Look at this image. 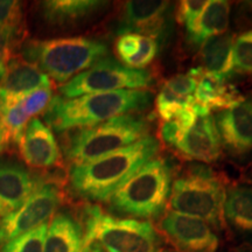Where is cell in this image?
I'll list each match as a JSON object with an SVG mask.
<instances>
[{"instance_id":"6da1fadb","label":"cell","mask_w":252,"mask_h":252,"mask_svg":"<svg viewBox=\"0 0 252 252\" xmlns=\"http://www.w3.org/2000/svg\"><path fill=\"white\" fill-rule=\"evenodd\" d=\"M156 138L146 135L134 144L94 161L74 165L69 174L70 187L77 196L109 202L116 190L159 152Z\"/></svg>"},{"instance_id":"7a4b0ae2","label":"cell","mask_w":252,"mask_h":252,"mask_svg":"<svg viewBox=\"0 0 252 252\" xmlns=\"http://www.w3.org/2000/svg\"><path fill=\"white\" fill-rule=\"evenodd\" d=\"M152 100L149 90H118L89 94L76 98L52 97L45 110L49 127L62 132L77 127H91L118 116L146 109Z\"/></svg>"},{"instance_id":"3957f363","label":"cell","mask_w":252,"mask_h":252,"mask_svg":"<svg viewBox=\"0 0 252 252\" xmlns=\"http://www.w3.org/2000/svg\"><path fill=\"white\" fill-rule=\"evenodd\" d=\"M21 54L23 59L37 65L49 78L64 84L102 60L108 54V47L100 41L82 36L28 40Z\"/></svg>"},{"instance_id":"277c9868","label":"cell","mask_w":252,"mask_h":252,"mask_svg":"<svg viewBox=\"0 0 252 252\" xmlns=\"http://www.w3.org/2000/svg\"><path fill=\"white\" fill-rule=\"evenodd\" d=\"M172 171L165 159L153 158L110 198L111 209L140 219L159 216L171 195Z\"/></svg>"},{"instance_id":"5b68a950","label":"cell","mask_w":252,"mask_h":252,"mask_svg":"<svg viewBox=\"0 0 252 252\" xmlns=\"http://www.w3.org/2000/svg\"><path fill=\"white\" fill-rule=\"evenodd\" d=\"M84 212L83 247L96 243L105 252H158L159 237L147 220L118 219L98 206H88Z\"/></svg>"},{"instance_id":"8992f818","label":"cell","mask_w":252,"mask_h":252,"mask_svg":"<svg viewBox=\"0 0 252 252\" xmlns=\"http://www.w3.org/2000/svg\"><path fill=\"white\" fill-rule=\"evenodd\" d=\"M149 124L139 116L127 113L102 124L82 128L72 135L64 147L68 159L74 163L94 161L119 151L146 137Z\"/></svg>"},{"instance_id":"52a82bcc","label":"cell","mask_w":252,"mask_h":252,"mask_svg":"<svg viewBox=\"0 0 252 252\" xmlns=\"http://www.w3.org/2000/svg\"><path fill=\"white\" fill-rule=\"evenodd\" d=\"M224 198L222 182L208 167L198 165L173 182L168 201L172 212L197 217L220 228L224 222Z\"/></svg>"},{"instance_id":"ba28073f","label":"cell","mask_w":252,"mask_h":252,"mask_svg":"<svg viewBox=\"0 0 252 252\" xmlns=\"http://www.w3.org/2000/svg\"><path fill=\"white\" fill-rule=\"evenodd\" d=\"M153 83V76L145 69H132L111 58L99 60L60 87L64 98H76L89 94L118 90H140Z\"/></svg>"},{"instance_id":"9c48e42d","label":"cell","mask_w":252,"mask_h":252,"mask_svg":"<svg viewBox=\"0 0 252 252\" xmlns=\"http://www.w3.org/2000/svg\"><path fill=\"white\" fill-rule=\"evenodd\" d=\"M63 201L56 182L40 184L25 203L0 222V244H5L47 223Z\"/></svg>"},{"instance_id":"30bf717a","label":"cell","mask_w":252,"mask_h":252,"mask_svg":"<svg viewBox=\"0 0 252 252\" xmlns=\"http://www.w3.org/2000/svg\"><path fill=\"white\" fill-rule=\"evenodd\" d=\"M171 2L160 0L125 2L116 32L119 36L140 33L157 42L165 40L171 30Z\"/></svg>"},{"instance_id":"8fae6325","label":"cell","mask_w":252,"mask_h":252,"mask_svg":"<svg viewBox=\"0 0 252 252\" xmlns=\"http://www.w3.org/2000/svg\"><path fill=\"white\" fill-rule=\"evenodd\" d=\"M159 230L181 252H216L219 248L212 226L197 217L168 212L160 220Z\"/></svg>"},{"instance_id":"7c38bea8","label":"cell","mask_w":252,"mask_h":252,"mask_svg":"<svg viewBox=\"0 0 252 252\" xmlns=\"http://www.w3.org/2000/svg\"><path fill=\"white\" fill-rule=\"evenodd\" d=\"M220 146L235 158L252 152V99L243 98L214 117Z\"/></svg>"},{"instance_id":"4fadbf2b","label":"cell","mask_w":252,"mask_h":252,"mask_svg":"<svg viewBox=\"0 0 252 252\" xmlns=\"http://www.w3.org/2000/svg\"><path fill=\"white\" fill-rule=\"evenodd\" d=\"M50 87V78L37 65L14 56L0 80V106L4 110L28 94Z\"/></svg>"},{"instance_id":"5bb4252c","label":"cell","mask_w":252,"mask_h":252,"mask_svg":"<svg viewBox=\"0 0 252 252\" xmlns=\"http://www.w3.org/2000/svg\"><path fill=\"white\" fill-rule=\"evenodd\" d=\"M20 156L28 166L50 168L62 162L59 144L48 125L39 118H32L18 140Z\"/></svg>"},{"instance_id":"9a60e30c","label":"cell","mask_w":252,"mask_h":252,"mask_svg":"<svg viewBox=\"0 0 252 252\" xmlns=\"http://www.w3.org/2000/svg\"><path fill=\"white\" fill-rule=\"evenodd\" d=\"M174 147L186 159L206 163L217 161L222 146L213 116L197 117L193 127Z\"/></svg>"},{"instance_id":"2e32d148","label":"cell","mask_w":252,"mask_h":252,"mask_svg":"<svg viewBox=\"0 0 252 252\" xmlns=\"http://www.w3.org/2000/svg\"><path fill=\"white\" fill-rule=\"evenodd\" d=\"M39 185L25 167L0 163V217L19 209Z\"/></svg>"},{"instance_id":"e0dca14e","label":"cell","mask_w":252,"mask_h":252,"mask_svg":"<svg viewBox=\"0 0 252 252\" xmlns=\"http://www.w3.org/2000/svg\"><path fill=\"white\" fill-rule=\"evenodd\" d=\"M83 230L70 215L59 213L47 230L43 252H81Z\"/></svg>"},{"instance_id":"ac0fdd59","label":"cell","mask_w":252,"mask_h":252,"mask_svg":"<svg viewBox=\"0 0 252 252\" xmlns=\"http://www.w3.org/2000/svg\"><path fill=\"white\" fill-rule=\"evenodd\" d=\"M234 34L224 33L214 36L201 48V68L208 74L226 81L232 75V47Z\"/></svg>"},{"instance_id":"d6986e66","label":"cell","mask_w":252,"mask_h":252,"mask_svg":"<svg viewBox=\"0 0 252 252\" xmlns=\"http://www.w3.org/2000/svg\"><path fill=\"white\" fill-rule=\"evenodd\" d=\"M194 98L197 104L212 111L214 109H228L241 102L244 97L231 86H228L226 81L203 70L197 81Z\"/></svg>"},{"instance_id":"ffe728a7","label":"cell","mask_w":252,"mask_h":252,"mask_svg":"<svg viewBox=\"0 0 252 252\" xmlns=\"http://www.w3.org/2000/svg\"><path fill=\"white\" fill-rule=\"evenodd\" d=\"M230 5L224 0L208 1L206 8L198 18L193 33L188 35L191 46L201 47L206 41L214 36L224 34L229 26Z\"/></svg>"},{"instance_id":"44dd1931","label":"cell","mask_w":252,"mask_h":252,"mask_svg":"<svg viewBox=\"0 0 252 252\" xmlns=\"http://www.w3.org/2000/svg\"><path fill=\"white\" fill-rule=\"evenodd\" d=\"M104 5L96 0H49L42 2V14L47 23L62 26L89 17Z\"/></svg>"},{"instance_id":"7402d4cb","label":"cell","mask_w":252,"mask_h":252,"mask_svg":"<svg viewBox=\"0 0 252 252\" xmlns=\"http://www.w3.org/2000/svg\"><path fill=\"white\" fill-rule=\"evenodd\" d=\"M223 215L232 228L252 234V187L237 186L225 193Z\"/></svg>"},{"instance_id":"603a6c76","label":"cell","mask_w":252,"mask_h":252,"mask_svg":"<svg viewBox=\"0 0 252 252\" xmlns=\"http://www.w3.org/2000/svg\"><path fill=\"white\" fill-rule=\"evenodd\" d=\"M194 103L182 106L168 121L162 122L161 127H160V137L163 143L174 147L193 127L197 119Z\"/></svg>"},{"instance_id":"cb8c5ba5","label":"cell","mask_w":252,"mask_h":252,"mask_svg":"<svg viewBox=\"0 0 252 252\" xmlns=\"http://www.w3.org/2000/svg\"><path fill=\"white\" fill-rule=\"evenodd\" d=\"M48 224L40 225L5 243L1 252H43Z\"/></svg>"},{"instance_id":"d4e9b609","label":"cell","mask_w":252,"mask_h":252,"mask_svg":"<svg viewBox=\"0 0 252 252\" xmlns=\"http://www.w3.org/2000/svg\"><path fill=\"white\" fill-rule=\"evenodd\" d=\"M252 75V31L235 39L232 47V74Z\"/></svg>"},{"instance_id":"484cf974","label":"cell","mask_w":252,"mask_h":252,"mask_svg":"<svg viewBox=\"0 0 252 252\" xmlns=\"http://www.w3.org/2000/svg\"><path fill=\"white\" fill-rule=\"evenodd\" d=\"M194 102V96L180 97L174 93H172L168 88L163 86L156 99V109L159 117L161 118V121L166 122L168 121L178 110H180L182 106L189 105V104H193Z\"/></svg>"},{"instance_id":"4316f807","label":"cell","mask_w":252,"mask_h":252,"mask_svg":"<svg viewBox=\"0 0 252 252\" xmlns=\"http://www.w3.org/2000/svg\"><path fill=\"white\" fill-rule=\"evenodd\" d=\"M0 27L9 31L13 36H19L24 27L23 7L14 0H0Z\"/></svg>"},{"instance_id":"83f0119b","label":"cell","mask_w":252,"mask_h":252,"mask_svg":"<svg viewBox=\"0 0 252 252\" xmlns=\"http://www.w3.org/2000/svg\"><path fill=\"white\" fill-rule=\"evenodd\" d=\"M52 100V89L50 88H42V89L35 90L33 93L26 94V96L17 100L19 108L28 118L35 117L42 111H45Z\"/></svg>"},{"instance_id":"f1b7e54d","label":"cell","mask_w":252,"mask_h":252,"mask_svg":"<svg viewBox=\"0 0 252 252\" xmlns=\"http://www.w3.org/2000/svg\"><path fill=\"white\" fill-rule=\"evenodd\" d=\"M207 4L208 1H204V0H185L179 5L176 19L186 27L188 35L193 33L198 18L201 17Z\"/></svg>"},{"instance_id":"f546056e","label":"cell","mask_w":252,"mask_h":252,"mask_svg":"<svg viewBox=\"0 0 252 252\" xmlns=\"http://www.w3.org/2000/svg\"><path fill=\"white\" fill-rule=\"evenodd\" d=\"M158 52H159V43L151 37L141 35L140 37V47L138 52L131 58L125 60L124 65L132 69H144L149 65L156 58Z\"/></svg>"},{"instance_id":"4dcf8cb0","label":"cell","mask_w":252,"mask_h":252,"mask_svg":"<svg viewBox=\"0 0 252 252\" xmlns=\"http://www.w3.org/2000/svg\"><path fill=\"white\" fill-rule=\"evenodd\" d=\"M140 34H124L116 42V52L123 62L138 52L140 47Z\"/></svg>"},{"instance_id":"1f68e13d","label":"cell","mask_w":252,"mask_h":252,"mask_svg":"<svg viewBox=\"0 0 252 252\" xmlns=\"http://www.w3.org/2000/svg\"><path fill=\"white\" fill-rule=\"evenodd\" d=\"M12 33L5 28L0 27V80L7 67V63L11 60L12 48Z\"/></svg>"},{"instance_id":"d6a6232c","label":"cell","mask_w":252,"mask_h":252,"mask_svg":"<svg viewBox=\"0 0 252 252\" xmlns=\"http://www.w3.org/2000/svg\"><path fill=\"white\" fill-rule=\"evenodd\" d=\"M9 140H11V137H9L8 131L6 130L4 123L1 121V116H0V154L7 149Z\"/></svg>"},{"instance_id":"836d02e7","label":"cell","mask_w":252,"mask_h":252,"mask_svg":"<svg viewBox=\"0 0 252 252\" xmlns=\"http://www.w3.org/2000/svg\"><path fill=\"white\" fill-rule=\"evenodd\" d=\"M81 252H105V251H104L98 244L91 243L89 245H87V247L82 248Z\"/></svg>"},{"instance_id":"e575fe53","label":"cell","mask_w":252,"mask_h":252,"mask_svg":"<svg viewBox=\"0 0 252 252\" xmlns=\"http://www.w3.org/2000/svg\"><path fill=\"white\" fill-rule=\"evenodd\" d=\"M234 252H252V247H248V248H242V249H238V250H236Z\"/></svg>"},{"instance_id":"d590c367","label":"cell","mask_w":252,"mask_h":252,"mask_svg":"<svg viewBox=\"0 0 252 252\" xmlns=\"http://www.w3.org/2000/svg\"><path fill=\"white\" fill-rule=\"evenodd\" d=\"M159 252H172V251H159Z\"/></svg>"}]
</instances>
